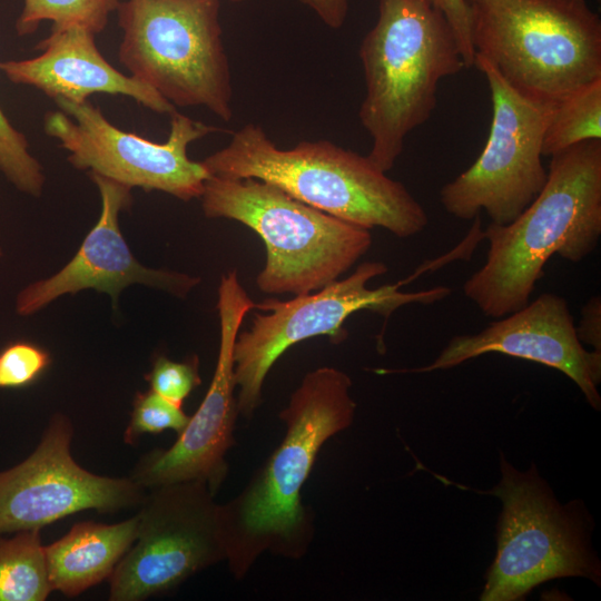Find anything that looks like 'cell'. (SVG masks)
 I'll return each mask as SVG.
<instances>
[{
  "label": "cell",
  "instance_id": "1",
  "mask_svg": "<svg viewBox=\"0 0 601 601\" xmlns=\"http://www.w3.org/2000/svg\"><path fill=\"white\" fill-rule=\"evenodd\" d=\"M485 264L463 285L486 316L500 318L524 307L548 259L558 254L579 263L601 236V139L551 156L544 187L511 223H491Z\"/></svg>",
  "mask_w": 601,
  "mask_h": 601
},
{
  "label": "cell",
  "instance_id": "2",
  "mask_svg": "<svg viewBox=\"0 0 601 601\" xmlns=\"http://www.w3.org/2000/svg\"><path fill=\"white\" fill-rule=\"evenodd\" d=\"M201 164L210 176L255 178L297 200L366 229L382 227L400 238L428 224L423 206L367 156L328 140L282 149L256 124L233 132L229 142Z\"/></svg>",
  "mask_w": 601,
  "mask_h": 601
},
{
  "label": "cell",
  "instance_id": "3",
  "mask_svg": "<svg viewBox=\"0 0 601 601\" xmlns=\"http://www.w3.org/2000/svg\"><path fill=\"white\" fill-rule=\"evenodd\" d=\"M365 97L358 117L367 157L392 169L408 134L425 124L442 79L466 68L453 28L433 0H378V16L359 47Z\"/></svg>",
  "mask_w": 601,
  "mask_h": 601
},
{
  "label": "cell",
  "instance_id": "4",
  "mask_svg": "<svg viewBox=\"0 0 601 601\" xmlns=\"http://www.w3.org/2000/svg\"><path fill=\"white\" fill-rule=\"evenodd\" d=\"M475 56L520 93L555 105L601 79V20L587 0H475Z\"/></svg>",
  "mask_w": 601,
  "mask_h": 601
},
{
  "label": "cell",
  "instance_id": "5",
  "mask_svg": "<svg viewBox=\"0 0 601 601\" xmlns=\"http://www.w3.org/2000/svg\"><path fill=\"white\" fill-rule=\"evenodd\" d=\"M201 208L208 218L239 221L265 244L266 262L256 277L266 294L303 295L339 278L371 247V231L255 178L209 176Z\"/></svg>",
  "mask_w": 601,
  "mask_h": 601
},
{
  "label": "cell",
  "instance_id": "6",
  "mask_svg": "<svg viewBox=\"0 0 601 601\" xmlns=\"http://www.w3.org/2000/svg\"><path fill=\"white\" fill-rule=\"evenodd\" d=\"M221 0H121L119 61L174 106L233 118V83L219 20Z\"/></svg>",
  "mask_w": 601,
  "mask_h": 601
},
{
  "label": "cell",
  "instance_id": "7",
  "mask_svg": "<svg viewBox=\"0 0 601 601\" xmlns=\"http://www.w3.org/2000/svg\"><path fill=\"white\" fill-rule=\"evenodd\" d=\"M501 480L489 491L502 502L497 549L482 601L522 600L549 580L582 577L600 584V563L590 548L581 509L562 506L535 465L521 472L501 454Z\"/></svg>",
  "mask_w": 601,
  "mask_h": 601
},
{
  "label": "cell",
  "instance_id": "8",
  "mask_svg": "<svg viewBox=\"0 0 601 601\" xmlns=\"http://www.w3.org/2000/svg\"><path fill=\"white\" fill-rule=\"evenodd\" d=\"M387 272L382 262H365L353 274L288 300L267 298L256 303V313L247 331L237 334L234 345V380L239 387L237 410L250 414L260 401L265 377L278 357L290 346L316 336L333 343L347 337L345 321L355 312L371 311L385 319L408 304H432L451 289L437 286L404 293L402 283L368 288L367 283Z\"/></svg>",
  "mask_w": 601,
  "mask_h": 601
},
{
  "label": "cell",
  "instance_id": "9",
  "mask_svg": "<svg viewBox=\"0 0 601 601\" xmlns=\"http://www.w3.org/2000/svg\"><path fill=\"white\" fill-rule=\"evenodd\" d=\"M485 77L492 101L487 140L476 160L440 191L444 210L469 220L484 210L491 223L514 220L545 185L542 140L553 105L512 88L482 57L474 65Z\"/></svg>",
  "mask_w": 601,
  "mask_h": 601
},
{
  "label": "cell",
  "instance_id": "10",
  "mask_svg": "<svg viewBox=\"0 0 601 601\" xmlns=\"http://www.w3.org/2000/svg\"><path fill=\"white\" fill-rule=\"evenodd\" d=\"M55 102L59 110L46 115L45 131L60 141L75 168L184 201L200 197L210 175L201 161L189 158L187 149L219 128L175 111L167 140L155 142L114 126L88 100Z\"/></svg>",
  "mask_w": 601,
  "mask_h": 601
},
{
  "label": "cell",
  "instance_id": "11",
  "mask_svg": "<svg viewBox=\"0 0 601 601\" xmlns=\"http://www.w3.org/2000/svg\"><path fill=\"white\" fill-rule=\"evenodd\" d=\"M150 490L139 504L136 539L110 575L111 601H140L173 589L224 552V518L204 482Z\"/></svg>",
  "mask_w": 601,
  "mask_h": 601
},
{
  "label": "cell",
  "instance_id": "12",
  "mask_svg": "<svg viewBox=\"0 0 601 601\" xmlns=\"http://www.w3.org/2000/svg\"><path fill=\"white\" fill-rule=\"evenodd\" d=\"M351 385L348 375L334 367L317 368L303 378L282 413L286 436L243 501L240 521L247 534L283 540L299 529V492L315 457L325 441L353 421Z\"/></svg>",
  "mask_w": 601,
  "mask_h": 601
},
{
  "label": "cell",
  "instance_id": "13",
  "mask_svg": "<svg viewBox=\"0 0 601 601\" xmlns=\"http://www.w3.org/2000/svg\"><path fill=\"white\" fill-rule=\"evenodd\" d=\"M72 425L55 415L35 452L0 472V534L41 529L85 510L115 512L140 504L144 489L130 477L90 473L71 456Z\"/></svg>",
  "mask_w": 601,
  "mask_h": 601
},
{
  "label": "cell",
  "instance_id": "14",
  "mask_svg": "<svg viewBox=\"0 0 601 601\" xmlns=\"http://www.w3.org/2000/svg\"><path fill=\"white\" fill-rule=\"evenodd\" d=\"M255 305L236 270L223 275L217 302L220 342L213 381L173 446L155 450L136 464L130 479L144 490L189 481L214 484L219 479L237 410L233 394L234 345L245 316Z\"/></svg>",
  "mask_w": 601,
  "mask_h": 601
},
{
  "label": "cell",
  "instance_id": "15",
  "mask_svg": "<svg viewBox=\"0 0 601 601\" xmlns=\"http://www.w3.org/2000/svg\"><path fill=\"white\" fill-rule=\"evenodd\" d=\"M499 353L553 367L570 377L587 402L600 410L601 352L581 344L566 300L544 293L524 307L491 322L477 334L456 335L428 365L377 373H430L469 359Z\"/></svg>",
  "mask_w": 601,
  "mask_h": 601
},
{
  "label": "cell",
  "instance_id": "16",
  "mask_svg": "<svg viewBox=\"0 0 601 601\" xmlns=\"http://www.w3.org/2000/svg\"><path fill=\"white\" fill-rule=\"evenodd\" d=\"M89 175L101 199L99 218L78 252L60 270L19 292L16 312L20 316L32 315L55 299L83 289L108 294L116 307L121 290L134 284L185 297L200 280L184 273L154 269L139 263L119 227L120 213L132 203L131 188L95 173Z\"/></svg>",
  "mask_w": 601,
  "mask_h": 601
},
{
  "label": "cell",
  "instance_id": "17",
  "mask_svg": "<svg viewBox=\"0 0 601 601\" xmlns=\"http://www.w3.org/2000/svg\"><path fill=\"white\" fill-rule=\"evenodd\" d=\"M95 36L80 24L51 28L37 46L41 55L0 60V72L11 82L35 87L53 100L82 102L95 93L121 95L158 114L176 111L157 91L112 67L100 53Z\"/></svg>",
  "mask_w": 601,
  "mask_h": 601
},
{
  "label": "cell",
  "instance_id": "18",
  "mask_svg": "<svg viewBox=\"0 0 601 601\" xmlns=\"http://www.w3.org/2000/svg\"><path fill=\"white\" fill-rule=\"evenodd\" d=\"M137 524V515L116 524L81 522L45 546L51 589L75 597L110 578L134 543Z\"/></svg>",
  "mask_w": 601,
  "mask_h": 601
},
{
  "label": "cell",
  "instance_id": "19",
  "mask_svg": "<svg viewBox=\"0 0 601 601\" xmlns=\"http://www.w3.org/2000/svg\"><path fill=\"white\" fill-rule=\"evenodd\" d=\"M51 591L40 529L0 539V601H42Z\"/></svg>",
  "mask_w": 601,
  "mask_h": 601
},
{
  "label": "cell",
  "instance_id": "20",
  "mask_svg": "<svg viewBox=\"0 0 601 601\" xmlns=\"http://www.w3.org/2000/svg\"><path fill=\"white\" fill-rule=\"evenodd\" d=\"M591 139H601V79L553 105L543 135L542 155L551 157Z\"/></svg>",
  "mask_w": 601,
  "mask_h": 601
},
{
  "label": "cell",
  "instance_id": "21",
  "mask_svg": "<svg viewBox=\"0 0 601 601\" xmlns=\"http://www.w3.org/2000/svg\"><path fill=\"white\" fill-rule=\"evenodd\" d=\"M120 0H23L16 21L19 36L33 33L41 22L51 21L52 28L80 24L95 35L104 31L109 14Z\"/></svg>",
  "mask_w": 601,
  "mask_h": 601
},
{
  "label": "cell",
  "instance_id": "22",
  "mask_svg": "<svg viewBox=\"0 0 601 601\" xmlns=\"http://www.w3.org/2000/svg\"><path fill=\"white\" fill-rule=\"evenodd\" d=\"M28 147L24 135L0 109V171L20 191L38 197L43 189L45 174Z\"/></svg>",
  "mask_w": 601,
  "mask_h": 601
},
{
  "label": "cell",
  "instance_id": "23",
  "mask_svg": "<svg viewBox=\"0 0 601 601\" xmlns=\"http://www.w3.org/2000/svg\"><path fill=\"white\" fill-rule=\"evenodd\" d=\"M188 421L189 416L183 411L181 405L151 390L137 393L124 440L127 444L132 445L145 433H159L165 430L180 433Z\"/></svg>",
  "mask_w": 601,
  "mask_h": 601
},
{
  "label": "cell",
  "instance_id": "24",
  "mask_svg": "<svg viewBox=\"0 0 601 601\" xmlns=\"http://www.w3.org/2000/svg\"><path fill=\"white\" fill-rule=\"evenodd\" d=\"M48 351L30 342H12L0 351V388H19L36 382L49 367Z\"/></svg>",
  "mask_w": 601,
  "mask_h": 601
},
{
  "label": "cell",
  "instance_id": "25",
  "mask_svg": "<svg viewBox=\"0 0 601 601\" xmlns=\"http://www.w3.org/2000/svg\"><path fill=\"white\" fill-rule=\"evenodd\" d=\"M150 390L162 397L183 406L190 392L200 384L198 361L174 362L158 356L146 375Z\"/></svg>",
  "mask_w": 601,
  "mask_h": 601
},
{
  "label": "cell",
  "instance_id": "26",
  "mask_svg": "<svg viewBox=\"0 0 601 601\" xmlns=\"http://www.w3.org/2000/svg\"><path fill=\"white\" fill-rule=\"evenodd\" d=\"M450 21L466 68L474 65L471 39L470 6L465 0H433Z\"/></svg>",
  "mask_w": 601,
  "mask_h": 601
},
{
  "label": "cell",
  "instance_id": "27",
  "mask_svg": "<svg viewBox=\"0 0 601 601\" xmlns=\"http://www.w3.org/2000/svg\"><path fill=\"white\" fill-rule=\"evenodd\" d=\"M577 329L580 342L588 343L594 351L601 352V299L590 298L582 308V318Z\"/></svg>",
  "mask_w": 601,
  "mask_h": 601
},
{
  "label": "cell",
  "instance_id": "28",
  "mask_svg": "<svg viewBox=\"0 0 601 601\" xmlns=\"http://www.w3.org/2000/svg\"><path fill=\"white\" fill-rule=\"evenodd\" d=\"M309 8L324 24L341 28L348 14V0H297Z\"/></svg>",
  "mask_w": 601,
  "mask_h": 601
},
{
  "label": "cell",
  "instance_id": "29",
  "mask_svg": "<svg viewBox=\"0 0 601 601\" xmlns=\"http://www.w3.org/2000/svg\"><path fill=\"white\" fill-rule=\"evenodd\" d=\"M228 1H231V2H243V1H246V0H228Z\"/></svg>",
  "mask_w": 601,
  "mask_h": 601
},
{
  "label": "cell",
  "instance_id": "30",
  "mask_svg": "<svg viewBox=\"0 0 601 601\" xmlns=\"http://www.w3.org/2000/svg\"><path fill=\"white\" fill-rule=\"evenodd\" d=\"M465 1H466L467 3H471V2H473V1H475V0H465Z\"/></svg>",
  "mask_w": 601,
  "mask_h": 601
},
{
  "label": "cell",
  "instance_id": "31",
  "mask_svg": "<svg viewBox=\"0 0 601 601\" xmlns=\"http://www.w3.org/2000/svg\"><path fill=\"white\" fill-rule=\"evenodd\" d=\"M2 256V250H1V247H0V257Z\"/></svg>",
  "mask_w": 601,
  "mask_h": 601
}]
</instances>
